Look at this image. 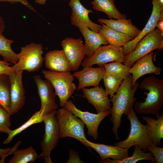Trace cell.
Instances as JSON below:
<instances>
[{"label":"cell","mask_w":163,"mask_h":163,"mask_svg":"<svg viewBox=\"0 0 163 163\" xmlns=\"http://www.w3.org/2000/svg\"><path fill=\"white\" fill-rule=\"evenodd\" d=\"M139 84L136 82L132 87V75L130 74L123 80L116 94L110 98L112 107L110 111V121L113 124L112 130L117 140L120 139L118 129L121 126L122 116L124 114L127 115L133 107L136 100L134 95Z\"/></svg>","instance_id":"cell-1"},{"label":"cell","mask_w":163,"mask_h":163,"mask_svg":"<svg viewBox=\"0 0 163 163\" xmlns=\"http://www.w3.org/2000/svg\"><path fill=\"white\" fill-rule=\"evenodd\" d=\"M139 87L149 92H144L146 97L144 101L136 103L134 109L138 113L153 114L157 118L163 106V80L151 75L142 81Z\"/></svg>","instance_id":"cell-2"},{"label":"cell","mask_w":163,"mask_h":163,"mask_svg":"<svg viewBox=\"0 0 163 163\" xmlns=\"http://www.w3.org/2000/svg\"><path fill=\"white\" fill-rule=\"evenodd\" d=\"M126 116L130 124L129 134L125 140L116 142L114 145L129 149L137 145L143 152H147L148 148L154 144L147 125L142 124L139 121L133 107Z\"/></svg>","instance_id":"cell-3"},{"label":"cell","mask_w":163,"mask_h":163,"mask_svg":"<svg viewBox=\"0 0 163 163\" xmlns=\"http://www.w3.org/2000/svg\"><path fill=\"white\" fill-rule=\"evenodd\" d=\"M59 138L70 137L80 142L88 149L84 131L85 124L69 110L63 107L56 110Z\"/></svg>","instance_id":"cell-4"},{"label":"cell","mask_w":163,"mask_h":163,"mask_svg":"<svg viewBox=\"0 0 163 163\" xmlns=\"http://www.w3.org/2000/svg\"><path fill=\"white\" fill-rule=\"evenodd\" d=\"M44 77L52 85L56 95L59 100V105L64 107L74 94L77 87L73 82L74 78L70 72H58L43 70Z\"/></svg>","instance_id":"cell-5"},{"label":"cell","mask_w":163,"mask_h":163,"mask_svg":"<svg viewBox=\"0 0 163 163\" xmlns=\"http://www.w3.org/2000/svg\"><path fill=\"white\" fill-rule=\"evenodd\" d=\"M43 47L40 43H31L21 48L18 54V61L12 66L14 71L23 70L29 72L38 71L42 66L44 58Z\"/></svg>","instance_id":"cell-6"},{"label":"cell","mask_w":163,"mask_h":163,"mask_svg":"<svg viewBox=\"0 0 163 163\" xmlns=\"http://www.w3.org/2000/svg\"><path fill=\"white\" fill-rule=\"evenodd\" d=\"M163 47V32L158 28L145 36L134 50L125 55L123 64L131 68L137 60L156 49Z\"/></svg>","instance_id":"cell-7"},{"label":"cell","mask_w":163,"mask_h":163,"mask_svg":"<svg viewBox=\"0 0 163 163\" xmlns=\"http://www.w3.org/2000/svg\"><path fill=\"white\" fill-rule=\"evenodd\" d=\"M57 110L44 116L45 133L40 146L42 152L39 157L43 158L46 163H52L50 154L57 145L59 138V126L56 116Z\"/></svg>","instance_id":"cell-8"},{"label":"cell","mask_w":163,"mask_h":163,"mask_svg":"<svg viewBox=\"0 0 163 163\" xmlns=\"http://www.w3.org/2000/svg\"><path fill=\"white\" fill-rule=\"evenodd\" d=\"M125 56L123 47H118L110 44L102 45L91 56L85 58L81 65L85 68L92 67L95 64L102 67L108 63L115 61L123 63Z\"/></svg>","instance_id":"cell-9"},{"label":"cell","mask_w":163,"mask_h":163,"mask_svg":"<svg viewBox=\"0 0 163 163\" xmlns=\"http://www.w3.org/2000/svg\"><path fill=\"white\" fill-rule=\"evenodd\" d=\"M64 107L83 121L88 129V136L95 140L98 136L97 130L100 123L111 112L110 111H107L95 114L83 111L77 108L71 100L68 101Z\"/></svg>","instance_id":"cell-10"},{"label":"cell","mask_w":163,"mask_h":163,"mask_svg":"<svg viewBox=\"0 0 163 163\" xmlns=\"http://www.w3.org/2000/svg\"><path fill=\"white\" fill-rule=\"evenodd\" d=\"M33 78L40 99L41 105L39 110L41 113L44 116L56 110L58 106L56 102V95L51 83L47 79H42L38 75H34Z\"/></svg>","instance_id":"cell-11"},{"label":"cell","mask_w":163,"mask_h":163,"mask_svg":"<svg viewBox=\"0 0 163 163\" xmlns=\"http://www.w3.org/2000/svg\"><path fill=\"white\" fill-rule=\"evenodd\" d=\"M23 70L15 71L9 75L10 82V107L9 114L11 116L18 112L25 102V91L22 80Z\"/></svg>","instance_id":"cell-12"},{"label":"cell","mask_w":163,"mask_h":163,"mask_svg":"<svg viewBox=\"0 0 163 163\" xmlns=\"http://www.w3.org/2000/svg\"><path fill=\"white\" fill-rule=\"evenodd\" d=\"M70 0L68 4L72 9L71 24L79 29L88 27L94 31L99 32L102 25L93 22L89 17V14L92 13V11L85 8L80 0Z\"/></svg>","instance_id":"cell-13"},{"label":"cell","mask_w":163,"mask_h":163,"mask_svg":"<svg viewBox=\"0 0 163 163\" xmlns=\"http://www.w3.org/2000/svg\"><path fill=\"white\" fill-rule=\"evenodd\" d=\"M152 0L153 7L151 16L145 27L141 30L139 34L123 47L125 55L132 52L139 41L156 27L161 13L163 11V0Z\"/></svg>","instance_id":"cell-14"},{"label":"cell","mask_w":163,"mask_h":163,"mask_svg":"<svg viewBox=\"0 0 163 163\" xmlns=\"http://www.w3.org/2000/svg\"><path fill=\"white\" fill-rule=\"evenodd\" d=\"M61 45L71 64L72 70H77L85 56L81 38L66 37L62 41Z\"/></svg>","instance_id":"cell-15"},{"label":"cell","mask_w":163,"mask_h":163,"mask_svg":"<svg viewBox=\"0 0 163 163\" xmlns=\"http://www.w3.org/2000/svg\"><path fill=\"white\" fill-rule=\"evenodd\" d=\"M154 52L152 51L136 61L129 69L132 75L133 87L137 81L142 76L154 73L157 75L161 74V69L155 66L153 61Z\"/></svg>","instance_id":"cell-16"},{"label":"cell","mask_w":163,"mask_h":163,"mask_svg":"<svg viewBox=\"0 0 163 163\" xmlns=\"http://www.w3.org/2000/svg\"><path fill=\"white\" fill-rule=\"evenodd\" d=\"M82 97L95 107L97 113L111 111V107L108 95L102 86H98L91 88H83Z\"/></svg>","instance_id":"cell-17"},{"label":"cell","mask_w":163,"mask_h":163,"mask_svg":"<svg viewBox=\"0 0 163 163\" xmlns=\"http://www.w3.org/2000/svg\"><path fill=\"white\" fill-rule=\"evenodd\" d=\"M105 72L104 68L102 66L83 68L82 70L74 72L72 75L78 81L76 90L78 91L86 87L98 86Z\"/></svg>","instance_id":"cell-18"},{"label":"cell","mask_w":163,"mask_h":163,"mask_svg":"<svg viewBox=\"0 0 163 163\" xmlns=\"http://www.w3.org/2000/svg\"><path fill=\"white\" fill-rule=\"evenodd\" d=\"M45 66L49 70L58 72H70L71 64L63 50L50 51L44 58Z\"/></svg>","instance_id":"cell-19"},{"label":"cell","mask_w":163,"mask_h":163,"mask_svg":"<svg viewBox=\"0 0 163 163\" xmlns=\"http://www.w3.org/2000/svg\"><path fill=\"white\" fill-rule=\"evenodd\" d=\"M89 149L91 148L99 155L101 160L111 158L115 160H120L129 156L128 149L117 146L93 142L87 140Z\"/></svg>","instance_id":"cell-20"},{"label":"cell","mask_w":163,"mask_h":163,"mask_svg":"<svg viewBox=\"0 0 163 163\" xmlns=\"http://www.w3.org/2000/svg\"><path fill=\"white\" fill-rule=\"evenodd\" d=\"M85 40L84 52L89 57L101 46L109 44L105 37L100 33L94 31L88 27L79 29Z\"/></svg>","instance_id":"cell-21"},{"label":"cell","mask_w":163,"mask_h":163,"mask_svg":"<svg viewBox=\"0 0 163 163\" xmlns=\"http://www.w3.org/2000/svg\"><path fill=\"white\" fill-rule=\"evenodd\" d=\"M98 21L115 30L127 35L134 38L139 34L141 30L133 24L131 19H107L100 18L98 20Z\"/></svg>","instance_id":"cell-22"},{"label":"cell","mask_w":163,"mask_h":163,"mask_svg":"<svg viewBox=\"0 0 163 163\" xmlns=\"http://www.w3.org/2000/svg\"><path fill=\"white\" fill-rule=\"evenodd\" d=\"M156 120L150 116H143L142 119L147 123L148 130L153 144L157 146L161 144L163 138V114L159 115Z\"/></svg>","instance_id":"cell-23"},{"label":"cell","mask_w":163,"mask_h":163,"mask_svg":"<svg viewBox=\"0 0 163 163\" xmlns=\"http://www.w3.org/2000/svg\"><path fill=\"white\" fill-rule=\"evenodd\" d=\"M114 2L115 0H93L91 4L94 10L103 12L110 19L126 18V15L121 13L117 9Z\"/></svg>","instance_id":"cell-24"},{"label":"cell","mask_w":163,"mask_h":163,"mask_svg":"<svg viewBox=\"0 0 163 163\" xmlns=\"http://www.w3.org/2000/svg\"><path fill=\"white\" fill-rule=\"evenodd\" d=\"M102 26L99 32L106 38L110 44L118 47H123L134 38L127 35L122 33L100 23Z\"/></svg>","instance_id":"cell-25"},{"label":"cell","mask_w":163,"mask_h":163,"mask_svg":"<svg viewBox=\"0 0 163 163\" xmlns=\"http://www.w3.org/2000/svg\"><path fill=\"white\" fill-rule=\"evenodd\" d=\"M134 151L132 155L120 160H115L107 158L101 160V163H135L141 160L149 161L151 163L155 162L152 153L143 152L137 145H134Z\"/></svg>","instance_id":"cell-26"},{"label":"cell","mask_w":163,"mask_h":163,"mask_svg":"<svg viewBox=\"0 0 163 163\" xmlns=\"http://www.w3.org/2000/svg\"><path fill=\"white\" fill-rule=\"evenodd\" d=\"M14 41L6 38L0 33V55L4 61L14 64L18 61V54L15 53L11 47Z\"/></svg>","instance_id":"cell-27"},{"label":"cell","mask_w":163,"mask_h":163,"mask_svg":"<svg viewBox=\"0 0 163 163\" xmlns=\"http://www.w3.org/2000/svg\"><path fill=\"white\" fill-rule=\"evenodd\" d=\"M38 155L32 146L23 149H17L13 157L9 160V163H32L38 159Z\"/></svg>","instance_id":"cell-28"},{"label":"cell","mask_w":163,"mask_h":163,"mask_svg":"<svg viewBox=\"0 0 163 163\" xmlns=\"http://www.w3.org/2000/svg\"><path fill=\"white\" fill-rule=\"evenodd\" d=\"M10 89L9 76L0 75V106L8 113L11 104Z\"/></svg>","instance_id":"cell-29"},{"label":"cell","mask_w":163,"mask_h":163,"mask_svg":"<svg viewBox=\"0 0 163 163\" xmlns=\"http://www.w3.org/2000/svg\"><path fill=\"white\" fill-rule=\"evenodd\" d=\"M44 116L40 110L36 111L25 123L15 129L11 130L8 133V136L3 142V144L9 143L17 135L22 132L30 126L35 124L43 122Z\"/></svg>","instance_id":"cell-30"},{"label":"cell","mask_w":163,"mask_h":163,"mask_svg":"<svg viewBox=\"0 0 163 163\" xmlns=\"http://www.w3.org/2000/svg\"><path fill=\"white\" fill-rule=\"evenodd\" d=\"M105 73L117 77L124 80L130 75L129 70L130 68L122 63L115 61L107 63L103 66Z\"/></svg>","instance_id":"cell-31"},{"label":"cell","mask_w":163,"mask_h":163,"mask_svg":"<svg viewBox=\"0 0 163 163\" xmlns=\"http://www.w3.org/2000/svg\"><path fill=\"white\" fill-rule=\"evenodd\" d=\"M103 79L105 90L111 98L117 91L123 80L120 78L105 73Z\"/></svg>","instance_id":"cell-32"},{"label":"cell","mask_w":163,"mask_h":163,"mask_svg":"<svg viewBox=\"0 0 163 163\" xmlns=\"http://www.w3.org/2000/svg\"><path fill=\"white\" fill-rule=\"evenodd\" d=\"M10 116L6 110L0 106V127L3 133L7 134L11 130Z\"/></svg>","instance_id":"cell-33"},{"label":"cell","mask_w":163,"mask_h":163,"mask_svg":"<svg viewBox=\"0 0 163 163\" xmlns=\"http://www.w3.org/2000/svg\"><path fill=\"white\" fill-rule=\"evenodd\" d=\"M148 151L151 152L157 163H163V148L154 144L150 146Z\"/></svg>","instance_id":"cell-34"},{"label":"cell","mask_w":163,"mask_h":163,"mask_svg":"<svg viewBox=\"0 0 163 163\" xmlns=\"http://www.w3.org/2000/svg\"><path fill=\"white\" fill-rule=\"evenodd\" d=\"M16 150V148L14 146L11 148L9 147L5 149L0 148V163H4L5 158L10 155L13 154Z\"/></svg>","instance_id":"cell-35"},{"label":"cell","mask_w":163,"mask_h":163,"mask_svg":"<svg viewBox=\"0 0 163 163\" xmlns=\"http://www.w3.org/2000/svg\"><path fill=\"white\" fill-rule=\"evenodd\" d=\"M10 64V63L6 62H0V75H6L9 76L15 71L12 66H9Z\"/></svg>","instance_id":"cell-36"},{"label":"cell","mask_w":163,"mask_h":163,"mask_svg":"<svg viewBox=\"0 0 163 163\" xmlns=\"http://www.w3.org/2000/svg\"><path fill=\"white\" fill-rule=\"evenodd\" d=\"M69 158L66 163H84L81 160L78 152L70 149L69 152Z\"/></svg>","instance_id":"cell-37"},{"label":"cell","mask_w":163,"mask_h":163,"mask_svg":"<svg viewBox=\"0 0 163 163\" xmlns=\"http://www.w3.org/2000/svg\"><path fill=\"white\" fill-rule=\"evenodd\" d=\"M7 2L11 4H15L19 2L27 7L30 9L36 12L33 6L26 0H0V2Z\"/></svg>","instance_id":"cell-38"},{"label":"cell","mask_w":163,"mask_h":163,"mask_svg":"<svg viewBox=\"0 0 163 163\" xmlns=\"http://www.w3.org/2000/svg\"><path fill=\"white\" fill-rule=\"evenodd\" d=\"M156 27L163 32V11L161 13L157 24Z\"/></svg>","instance_id":"cell-39"},{"label":"cell","mask_w":163,"mask_h":163,"mask_svg":"<svg viewBox=\"0 0 163 163\" xmlns=\"http://www.w3.org/2000/svg\"><path fill=\"white\" fill-rule=\"evenodd\" d=\"M5 27V25L4 20L0 15V33H2Z\"/></svg>","instance_id":"cell-40"},{"label":"cell","mask_w":163,"mask_h":163,"mask_svg":"<svg viewBox=\"0 0 163 163\" xmlns=\"http://www.w3.org/2000/svg\"><path fill=\"white\" fill-rule=\"evenodd\" d=\"M47 0H35V2L37 4L44 5L46 4V2Z\"/></svg>","instance_id":"cell-41"},{"label":"cell","mask_w":163,"mask_h":163,"mask_svg":"<svg viewBox=\"0 0 163 163\" xmlns=\"http://www.w3.org/2000/svg\"><path fill=\"white\" fill-rule=\"evenodd\" d=\"M3 133V132H2V129L0 127V133Z\"/></svg>","instance_id":"cell-42"},{"label":"cell","mask_w":163,"mask_h":163,"mask_svg":"<svg viewBox=\"0 0 163 163\" xmlns=\"http://www.w3.org/2000/svg\"><path fill=\"white\" fill-rule=\"evenodd\" d=\"M5 62V61H1L0 60V62Z\"/></svg>","instance_id":"cell-43"}]
</instances>
